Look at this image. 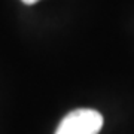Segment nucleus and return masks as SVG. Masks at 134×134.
<instances>
[{
	"label": "nucleus",
	"mask_w": 134,
	"mask_h": 134,
	"mask_svg": "<svg viewBox=\"0 0 134 134\" xmlns=\"http://www.w3.org/2000/svg\"><path fill=\"white\" fill-rule=\"evenodd\" d=\"M101 127V113L92 109H76L63 118L55 134H98Z\"/></svg>",
	"instance_id": "f257e3e1"
},
{
	"label": "nucleus",
	"mask_w": 134,
	"mask_h": 134,
	"mask_svg": "<svg viewBox=\"0 0 134 134\" xmlns=\"http://www.w3.org/2000/svg\"><path fill=\"white\" fill-rule=\"evenodd\" d=\"M24 5H34V3H37L39 0H21Z\"/></svg>",
	"instance_id": "f03ea898"
}]
</instances>
